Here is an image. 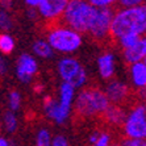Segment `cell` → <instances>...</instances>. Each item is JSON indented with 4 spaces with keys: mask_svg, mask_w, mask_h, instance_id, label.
Here are the masks:
<instances>
[{
    "mask_svg": "<svg viewBox=\"0 0 146 146\" xmlns=\"http://www.w3.org/2000/svg\"><path fill=\"white\" fill-rule=\"evenodd\" d=\"M138 94H139V98H141L142 103H146V88L142 90V91H138Z\"/></svg>",
    "mask_w": 146,
    "mask_h": 146,
    "instance_id": "cell-34",
    "label": "cell"
},
{
    "mask_svg": "<svg viewBox=\"0 0 146 146\" xmlns=\"http://www.w3.org/2000/svg\"><path fill=\"white\" fill-rule=\"evenodd\" d=\"M53 137L54 136L48 128H40L34 136V146H51Z\"/></svg>",
    "mask_w": 146,
    "mask_h": 146,
    "instance_id": "cell-22",
    "label": "cell"
},
{
    "mask_svg": "<svg viewBox=\"0 0 146 146\" xmlns=\"http://www.w3.org/2000/svg\"><path fill=\"white\" fill-rule=\"evenodd\" d=\"M15 49H16V41H15V38L9 33L3 32V33L0 34V51L4 55H9L15 51Z\"/></svg>",
    "mask_w": 146,
    "mask_h": 146,
    "instance_id": "cell-21",
    "label": "cell"
},
{
    "mask_svg": "<svg viewBox=\"0 0 146 146\" xmlns=\"http://www.w3.org/2000/svg\"><path fill=\"white\" fill-rule=\"evenodd\" d=\"M111 146H119V143H112Z\"/></svg>",
    "mask_w": 146,
    "mask_h": 146,
    "instance_id": "cell-35",
    "label": "cell"
},
{
    "mask_svg": "<svg viewBox=\"0 0 146 146\" xmlns=\"http://www.w3.org/2000/svg\"><path fill=\"white\" fill-rule=\"evenodd\" d=\"M146 3V0H120L119 5L120 8H133V7H138Z\"/></svg>",
    "mask_w": 146,
    "mask_h": 146,
    "instance_id": "cell-27",
    "label": "cell"
},
{
    "mask_svg": "<svg viewBox=\"0 0 146 146\" xmlns=\"http://www.w3.org/2000/svg\"><path fill=\"white\" fill-rule=\"evenodd\" d=\"M146 36V3L133 8H120L115 11L111 38L119 40L124 34Z\"/></svg>",
    "mask_w": 146,
    "mask_h": 146,
    "instance_id": "cell-1",
    "label": "cell"
},
{
    "mask_svg": "<svg viewBox=\"0 0 146 146\" xmlns=\"http://www.w3.org/2000/svg\"><path fill=\"white\" fill-rule=\"evenodd\" d=\"M61 83H68L76 90L84 88L88 82V72L78 58L74 55L61 57L55 66Z\"/></svg>",
    "mask_w": 146,
    "mask_h": 146,
    "instance_id": "cell-5",
    "label": "cell"
},
{
    "mask_svg": "<svg viewBox=\"0 0 146 146\" xmlns=\"http://www.w3.org/2000/svg\"><path fill=\"white\" fill-rule=\"evenodd\" d=\"M107 96H108L111 104L116 106H122L124 103L128 102L130 96V87L128 83L120 80V79H112L107 83L106 88Z\"/></svg>",
    "mask_w": 146,
    "mask_h": 146,
    "instance_id": "cell-12",
    "label": "cell"
},
{
    "mask_svg": "<svg viewBox=\"0 0 146 146\" xmlns=\"http://www.w3.org/2000/svg\"><path fill=\"white\" fill-rule=\"evenodd\" d=\"M129 80L130 86L137 91L146 88V62H138L129 65Z\"/></svg>",
    "mask_w": 146,
    "mask_h": 146,
    "instance_id": "cell-13",
    "label": "cell"
},
{
    "mask_svg": "<svg viewBox=\"0 0 146 146\" xmlns=\"http://www.w3.org/2000/svg\"><path fill=\"white\" fill-rule=\"evenodd\" d=\"M51 146H70V142H68L67 137L65 134H55L53 137V143Z\"/></svg>",
    "mask_w": 146,
    "mask_h": 146,
    "instance_id": "cell-28",
    "label": "cell"
},
{
    "mask_svg": "<svg viewBox=\"0 0 146 146\" xmlns=\"http://www.w3.org/2000/svg\"><path fill=\"white\" fill-rule=\"evenodd\" d=\"M88 1L96 8H109V9H112L116 4H119L120 0H88Z\"/></svg>",
    "mask_w": 146,
    "mask_h": 146,
    "instance_id": "cell-25",
    "label": "cell"
},
{
    "mask_svg": "<svg viewBox=\"0 0 146 146\" xmlns=\"http://www.w3.org/2000/svg\"><path fill=\"white\" fill-rule=\"evenodd\" d=\"M126 111L122 108L121 106H116V104H111L109 108L106 111L103 119L108 125L112 126H122L124 121L126 119Z\"/></svg>",
    "mask_w": 146,
    "mask_h": 146,
    "instance_id": "cell-16",
    "label": "cell"
},
{
    "mask_svg": "<svg viewBox=\"0 0 146 146\" xmlns=\"http://www.w3.org/2000/svg\"><path fill=\"white\" fill-rule=\"evenodd\" d=\"M145 62H146V59H145Z\"/></svg>",
    "mask_w": 146,
    "mask_h": 146,
    "instance_id": "cell-36",
    "label": "cell"
},
{
    "mask_svg": "<svg viewBox=\"0 0 146 146\" xmlns=\"http://www.w3.org/2000/svg\"><path fill=\"white\" fill-rule=\"evenodd\" d=\"M119 146H146V139H137V138L124 137L119 142Z\"/></svg>",
    "mask_w": 146,
    "mask_h": 146,
    "instance_id": "cell-26",
    "label": "cell"
},
{
    "mask_svg": "<svg viewBox=\"0 0 146 146\" xmlns=\"http://www.w3.org/2000/svg\"><path fill=\"white\" fill-rule=\"evenodd\" d=\"M111 102L106 91L99 87H84L78 92L75 99V115L84 120L103 117L109 108Z\"/></svg>",
    "mask_w": 146,
    "mask_h": 146,
    "instance_id": "cell-2",
    "label": "cell"
},
{
    "mask_svg": "<svg viewBox=\"0 0 146 146\" xmlns=\"http://www.w3.org/2000/svg\"><path fill=\"white\" fill-rule=\"evenodd\" d=\"M38 72L37 58L29 53H23L16 58L15 62V75L19 82L28 84L32 83Z\"/></svg>",
    "mask_w": 146,
    "mask_h": 146,
    "instance_id": "cell-8",
    "label": "cell"
},
{
    "mask_svg": "<svg viewBox=\"0 0 146 146\" xmlns=\"http://www.w3.org/2000/svg\"><path fill=\"white\" fill-rule=\"evenodd\" d=\"M68 0H44L37 8L38 15L44 21L49 24H55L65 15Z\"/></svg>",
    "mask_w": 146,
    "mask_h": 146,
    "instance_id": "cell-9",
    "label": "cell"
},
{
    "mask_svg": "<svg viewBox=\"0 0 146 146\" xmlns=\"http://www.w3.org/2000/svg\"><path fill=\"white\" fill-rule=\"evenodd\" d=\"M96 12L98 8L94 7L88 0H68L67 8L61 21L74 31L87 34Z\"/></svg>",
    "mask_w": 146,
    "mask_h": 146,
    "instance_id": "cell-4",
    "label": "cell"
},
{
    "mask_svg": "<svg viewBox=\"0 0 146 146\" xmlns=\"http://www.w3.org/2000/svg\"><path fill=\"white\" fill-rule=\"evenodd\" d=\"M78 90L72 87L68 83H61L58 87V102L62 107L70 112H74V106H75V99L78 95Z\"/></svg>",
    "mask_w": 146,
    "mask_h": 146,
    "instance_id": "cell-14",
    "label": "cell"
},
{
    "mask_svg": "<svg viewBox=\"0 0 146 146\" xmlns=\"http://www.w3.org/2000/svg\"><path fill=\"white\" fill-rule=\"evenodd\" d=\"M88 143L91 146H111L112 136L107 130H94L88 134Z\"/></svg>",
    "mask_w": 146,
    "mask_h": 146,
    "instance_id": "cell-18",
    "label": "cell"
},
{
    "mask_svg": "<svg viewBox=\"0 0 146 146\" xmlns=\"http://www.w3.org/2000/svg\"><path fill=\"white\" fill-rule=\"evenodd\" d=\"M141 38L142 37L138 36V34H132V33L124 34L119 40H116V44L119 45V48L121 49V51H124V50H128V49H132L133 46H136Z\"/></svg>",
    "mask_w": 146,
    "mask_h": 146,
    "instance_id": "cell-23",
    "label": "cell"
},
{
    "mask_svg": "<svg viewBox=\"0 0 146 146\" xmlns=\"http://www.w3.org/2000/svg\"><path fill=\"white\" fill-rule=\"evenodd\" d=\"M45 38L49 41L55 53L63 55H72L83 46V34L74 31L63 23H55L48 27Z\"/></svg>",
    "mask_w": 146,
    "mask_h": 146,
    "instance_id": "cell-3",
    "label": "cell"
},
{
    "mask_svg": "<svg viewBox=\"0 0 146 146\" xmlns=\"http://www.w3.org/2000/svg\"><path fill=\"white\" fill-rule=\"evenodd\" d=\"M23 107V95L19 90H11L7 94V108L12 112H19Z\"/></svg>",
    "mask_w": 146,
    "mask_h": 146,
    "instance_id": "cell-20",
    "label": "cell"
},
{
    "mask_svg": "<svg viewBox=\"0 0 146 146\" xmlns=\"http://www.w3.org/2000/svg\"><path fill=\"white\" fill-rule=\"evenodd\" d=\"M124 61L129 65L133 63H138V62H143L146 59V36H143L141 40L138 41V44L136 46H133L132 49L121 51Z\"/></svg>",
    "mask_w": 146,
    "mask_h": 146,
    "instance_id": "cell-15",
    "label": "cell"
},
{
    "mask_svg": "<svg viewBox=\"0 0 146 146\" xmlns=\"http://www.w3.org/2000/svg\"><path fill=\"white\" fill-rule=\"evenodd\" d=\"M0 146H16V143L7 137H1L0 138Z\"/></svg>",
    "mask_w": 146,
    "mask_h": 146,
    "instance_id": "cell-31",
    "label": "cell"
},
{
    "mask_svg": "<svg viewBox=\"0 0 146 146\" xmlns=\"http://www.w3.org/2000/svg\"><path fill=\"white\" fill-rule=\"evenodd\" d=\"M32 51L34 57L41 58V59H50L55 53L46 38H37L34 41L32 45Z\"/></svg>",
    "mask_w": 146,
    "mask_h": 146,
    "instance_id": "cell-17",
    "label": "cell"
},
{
    "mask_svg": "<svg viewBox=\"0 0 146 146\" xmlns=\"http://www.w3.org/2000/svg\"><path fill=\"white\" fill-rule=\"evenodd\" d=\"M27 16L29 17V20H33L36 21L40 17V15H38V11L34 9V8H28L27 9Z\"/></svg>",
    "mask_w": 146,
    "mask_h": 146,
    "instance_id": "cell-30",
    "label": "cell"
},
{
    "mask_svg": "<svg viewBox=\"0 0 146 146\" xmlns=\"http://www.w3.org/2000/svg\"><path fill=\"white\" fill-rule=\"evenodd\" d=\"M5 72H7V65H5V61L1 59V61H0V74L4 75Z\"/></svg>",
    "mask_w": 146,
    "mask_h": 146,
    "instance_id": "cell-33",
    "label": "cell"
},
{
    "mask_svg": "<svg viewBox=\"0 0 146 146\" xmlns=\"http://www.w3.org/2000/svg\"><path fill=\"white\" fill-rule=\"evenodd\" d=\"M12 3H13V0H1V8L9 11L12 7Z\"/></svg>",
    "mask_w": 146,
    "mask_h": 146,
    "instance_id": "cell-32",
    "label": "cell"
},
{
    "mask_svg": "<svg viewBox=\"0 0 146 146\" xmlns=\"http://www.w3.org/2000/svg\"><path fill=\"white\" fill-rule=\"evenodd\" d=\"M3 128L8 134H13L19 129V117L16 112L7 109L3 115Z\"/></svg>",
    "mask_w": 146,
    "mask_h": 146,
    "instance_id": "cell-19",
    "label": "cell"
},
{
    "mask_svg": "<svg viewBox=\"0 0 146 146\" xmlns=\"http://www.w3.org/2000/svg\"><path fill=\"white\" fill-rule=\"evenodd\" d=\"M115 11L109 8H98L96 16L88 29V36L95 41H104L111 37Z\"/></svg>",
    "mask_w": 146,
    "mask_h": 146,
    "instance_id": "cell-7",
    "label": "cell"
},
{
    "mask_svg": "<svg viewBox=\"0 0 146 146\" xmlns=\"http://www.w3.org/2000/svg\"><path fill=\"white\" fill-rule=\"evenodd\" d=\"M121 129L124 137L146 139V103L139 102L130 107Z\"/></svg>",
    "mask_w": 146,
    "mask_h": 146,
    "instance_id": "cell-6",
    "label": "cell"
},
{
    "mask_svg": "<svg viewBox=\"0 0 146 146\" xmlns=\"http://www.w3.org/2000/svg\"><path fill=\"white\" fill-rule=\"evenodd\" d=\"M0 27L5 33H8V31H11L13 27V19L11 16L9 11L3 9V8L0 11Z\"/></svg>",
    "mask_w": 146,
    "mask_h": 146,
    "instance_id": "cell-24",
    "label": "cell"
},
{
    "mask_svg": "<svg viewBox=\"0 0 146 146\" xmlns=\"http://www.w3.org/2000/svg\"><path fill=\"white\" fill-rule=\"evenodd\" d=\"M42 1H44V0H24L27 8H34V9H37Z\"/></svg>",
    "mask_w": 146,
    "mask_h": 146,
    "instance_id": "cell-29",
    "label": "cell"
},
{
    "mask_svg": "<svg viewBox=\"0 0 146 146\" xmlns=\"http://www.w3.org/2000/svg\"><path fill=\"white\" fill-rule=\"evenodd\" d=\"M42 111H44V115L46 116V119L55 122L57 125L65 124L72 113L63 108L59 104L58 99L51 98V96H46L42 100Z\"/></svg>",
    "mask_w": 146,
    "mask_h": 146,
    "instance_id": "cell-10",
    "label": "cell"
},
{
    "mask_svg": "<svg viewBox=\"0 0 146 146\" xmlns=\"http://www.w3.org/2000/svg\"><path fill=\"white\" fill-rule=\"evenodd\" d=\"M96 68L102 80H112L115 79L117 71V58L116 54L111 50L103 51L96 59Z\"/></svg>",
    "mask_w": 146,
    "mask_h": 146,
    "instance_id": "cell-11",
    "label": "cell"
}]
</instances>
